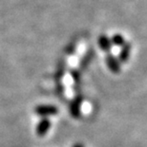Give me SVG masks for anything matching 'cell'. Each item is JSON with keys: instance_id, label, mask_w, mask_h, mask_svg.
<instances>
[{"instance_id": "obj_1", "label": "cell", "mask_w": 147, "mask_h": 147, "mask_svg": "<svg viewBox=\"0 0 147 147\" xmlns=\"http://www.w3.org/2000/svg\"><path fill=\"white\" fill-rule=\"evenodd\" d=\"M34 113L39 117L48 118L58 114V108L53 105H38L34 107Z\"/></svg>"}, {"instance_id": "obj_2", "label": "cell", "mask_w": 147, "mask_h": 147, "mask_svg": "<svg viewBox=\"0 0 147 147\" xmlns=\"http://www.w3.org/2000/svg\"><path fill=\"white\" fill-rule=\"evenodd\" d=\"M83 97L82 95H77L75 98L71 101L70 106V114L74 119H79L81 116V105H82Z\"/></svg>"}, {"instance_id": "obj_3", "label": "cell", "mask_w": 147, "mask_h": 147, "mask_svg": "<svg viewBox=\"0 0 147 147\" xmlns=\"http://www.w3.org/2000/svg\"><path fill=\"white\" fill-rule=\"evenodd\" d=\"M105 62H106V65H107L108 68L112 71V72L115 74L120 73L121 65H120V62L118 61L117 56L109 52L105 56Z\"/></svg>"}, {"instance_id": "obj_4", "label": "cell", "mask_w": 147, "mask_h": 147, "mask_svg": "<svg viewBox=\"0 0 147 147\" xmlns=\"http://www.w3.org/2000/svg\"><path fill=\"white\" fill-rule=\"evenodd\" d=\"M51 125H52V123H51V121H50V119L42 118L36 124V135L38 137H44L50 130Z\"/></svg>"}, {"instance_id": "obj_5", "label": "cell", "mask_w": 147, "mask_h": 147, "mask_svg": "<svg viewBox=\"0 0 147 147\" xmlns=\"http://www.w3.org/2000/svg\"><path fill=\"white\" fill-rule=\"evenodd\" d=\"M131 51H132V44L129 42H125L123 46H121V49L118 53V61L120 63H126L129 60Z\"/></svg>"}, {"instance_id": "obj_6", "label": "cell", "mask_w": 147, "mask_h": 147, "mask_svg": "<svg viewBox=\"0 0 147 147\" xmlns=\"http://www.w3.org/2000/svg\"><path fill=\"white\" fill-rule=\"evenodd\" d=\"M98 44L99 49H101L102 51L107 52V53L111 51L112 47H113V45H112V43H111V39L109 38L106 34H101V35L98 37Z\"/></svg>"}, {"instance_id": "obj_7", "label": "cell", "mask_w": 147, "mask_h": 147, "mask_svg": "<svg viewBox=\"0 0 147 147\" xmlns=\"http://www.w3.org/2000/svg\"><path fill=\"white\" fill-rule=\"evenodd\" d=\"M111 43L113 46H116V47H121L123 46L125 44V38L121 35L120 33H115L113 36L111 37Z\"/></svg>"}, {"instance_id": "obj_8", "label": "cell", "mask_w": 147, "mask_h": 147, "mask_svg": "<svg viewBox=\"0 0 147 147\" xmlns=\"http://www.w3.org/2000/svg\"><path fill=\"white\" fill-rule=\"evenodd\" d=\"M72 76H73L74 80L76 81V82H79V81L80 80V74L77 70L76 69H73L72 70Z\"/></svg>"}, {"instance_id": "obj_9", "label": "cell", "mask_w": 147, "mask_h": 147, "mask_svg": "<svg viewBox=\"0 0 147 147\" xmlns=\"http://www.w3.org/2000/svg\"><path fill=\"white\" fill-rule=\"evenodd\" d=\"M73 147H84V146H83L82 143H76Z\"/></svg>"}]
</instances>
